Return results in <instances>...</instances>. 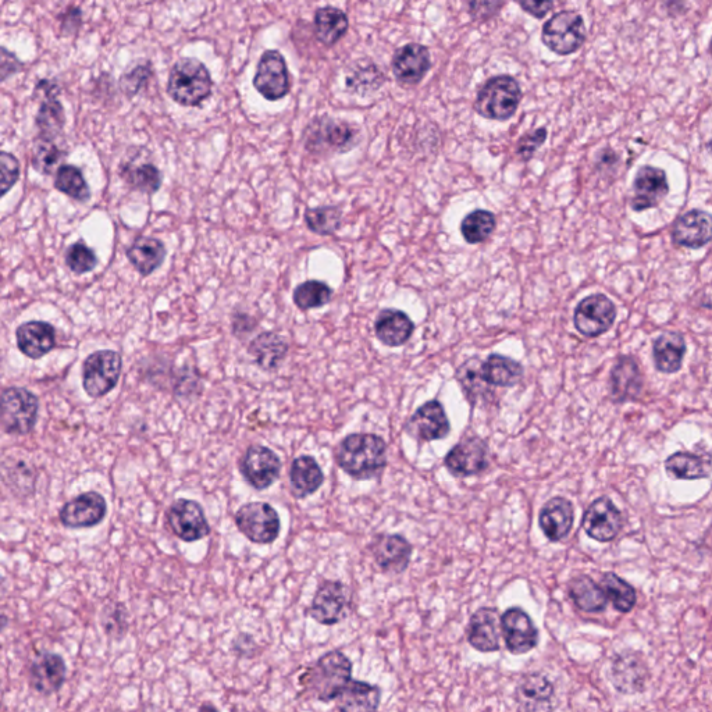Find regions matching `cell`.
Returning a JSON list of instances; mask_svg holds the SVG:
<instances>
[{
	"instance_id": "83f0119b",
	"label": "cell",
	"mask_w": 712,
	"mask_h": 712,
	"mask_svg": "<svg viewBox=\"0 0 712 712\" xmlns=\"http://www.w3.org/2000/svg\"><path fill=\"white\" fill-rule=\"evenodd\" d=\"M575 521V509L571 501L564 497H554L541 508L539 523L548 540H564L571 533Z\"/></svg>"
},
{
	"instance_id": "d6986e66",
	"label": "cell",
	"mask_w": 712,
	"mask_h": 712,
	"mask_svg": "<svg viewBox=\"0 0 712 712\" xmlns=\"http://www.w3.org/2000/svg\"><path fill=\"white\" fill-rule=\"evenodd\" d=\"M501 629L509 653L522 655L536 649L539 629L522 608L512 607L501 617Z\"/></svg>"
},
{
	"instance_id": "4316f807",
	"label": "cell",
	"mask_w": 712,
	"mask_h": 712,
	"mask_svg": "<svg viewBox=\"0 0 712 712\" xmlns=\"http://www.w3.org/2000/svg\"><path fill=\"white\" fill-rule=\"evenodd\" d=\"M370 548L377 565L384 572L402 573L411 562L412 546L400 534H380Z\"/></svg>"
},
{
	"instance_id": "7dc6e473",
	"label": "cell",
	"mask_w": 712,
	"mask_h": 712,
	"mask_svg": "<svg viewBox=\"0 0 712 712\" xmlns=\"http://www.w3.org/2000/svg\"><path fill=\"white\" fill-rule=\"evenodd\" d=\"M63 156L64 153L60 151L55 141L38 137L32 147L31 165L38 173L51 176L52 173H55Z\"/></svg>"
},
{
	"instance_id": "ac0fdd59",
	"label": "cell",
	"mask_w": 712,
	"mask_h": 712,
	"mask_svg": "<svg viewBox=\"0 0 712 712\" xmlns=\"http://www.w3.org/2000/svg\"><path fill=\"white\" fill-rule=\"evenodd\" d=\"M643 387V372L635 356H618L617 361L612 366L610 382H608L611 400L615 404L635 401L642 394Z\"/></svg>"
},
{
	"instance_id": "94428289",
	"label": "cell",
	"mask_w": 712,
	"mask_h": 712,
	"mask_svg": "<svg viewBox=\"0 0 712 712\" xmlns=\"http://www.w3.org/2000/svg\"><path fill=\"white\" fill-rule=\"evenodd\" d=\"M707 148H708V152H710L711 156H712V138H711L710 142H708Z\"/></svg>"
},
{
	"instance_id": "f907efd6",
	"label": "cell",
	"mask_w": 712,
	"mask_h": 712,
	"mask_svg": "<svg viewBox=\"0 0 712 712\" xmlns=\"http://www.w3.org/2000/svg\"><path fill=\"white\" fill-rule=\"evenodd\" d=\"M382 71L377 69V66L365 67V69L356 70L354 76L347 78V87L358 94H368V92L377 91L384 83Z\"/></svg>"
},
{
	"instance_id": "d4e9b609",
	"label": "cell",
	"mask_w": 712,
	"mask_h": 712,
	"mask_svg": "<svg viewBox=\"0 0 712 712\" xmlns=\"http://www.w3.org/2000/svg\"><path fill=\"white\" fill-rule=\"evenodd\" d=\"M347 589L340 582H323L313 597L308 615L322 625L333 626L343 621L347 608Z\"/></svg>"
},
{
	"instance_id": "74e56055",
	"label": "cell",
	"mask_w": 712,
	"mask_h": 712,
	"mask_svg": "<svg viewBox=\"0 0 712 712\" xmlns=\"http://www.w3.org/2000/svg\"><path fill=\"white\" fill-rule=\"evenodd\" d=\"M569 597L580 611L597 614L607 608L608 597L600 583L589 576L572 579L568 586Z\"/></svg>"
},
{
	"instance_id": "7a4b0ae2",
	"label": "cell",
	"mask_w": 712,
	"mask_h": 712,
	"mask_svg": "<svg viewBox=\"0 0 712 712\" xmlns=\"http://www.w3.org/2000/svg\"><path fill=\"white\" fill-rule=\"evenodd\" d=\"M337 464L356 480L380 475L387 465V444L376 434H350L338 445Z\"/></svg>"
},
{
	"instance_id": "9a60e30c",
	"label": "cell",
	"mask_w": 712,
	"mask_h": 712,
	"mask_svg": "<svg viewBox=\"0 0 712 712\" xmlns=\"http://www.w3.org/2000/svg\"><path fill=\"white\" fill-rule=\"evenodd\" d=\"M582 525L590 539L610 543L621 533L623 518L611 498L600 497L586 509Z\"/></svg>"
},
{
	"instance_id": "484cf974",
	"label": "cell",
	"mask_w": 712,
	"mask_h": 712,
	"mask_svg": "<svg viewBox=\"0 0 712 712\" xmlns=\"http://www.w3.org/2000/svg\"><path fill=\"white\" fill-rule=\"evenodd\" d=\"M501 617L496 608H480L469 621L468 642L480 653L500 650Z\"/></svg>"
},
{
	"instance_id": "60d3db41",
	"label": "cell",
	"mask_w": 712,
	"mask_h": 712,
	"mask_svg": "<svg viewBox=\"0 0 712 712\" xmlns=\"http://www.w3.org/2000/svg\"><path fill=\"white\" fill-rule=\"evenodd\" d=\"M518 693L526 710H548L554 687L544 676L529 675L523 679Z\"/></svg>"
},
{
	"instance_id": "836d02e7",
	"label": "cell",
	"mask_w": 712,
	"mask_h": 712,
	"mask_svg": "<svg viewBox=\"0 0 712 712\" xmlns=\"http://www.w3.org/2000/svg\"><path fill=\"white\" fill-rule=\"evenodd\" d=\"M313 30L320 44L334 46L350 30V20L347 14L337 7H320L313 17Z\"/></svg>"
},
{
	"instance_id": "e0dca14e",
	"label": "cell",
	"mask_w": 712,
	"mask_h": 712,
	"mask_svg": "<svg viewBox=\"0 0 712 712\" xmlns=\"http://www.w3.org/2000/svg\"><path fill=\"white\" fill-rule=\"evenodd\" d=\"M444 464L457 477L480 475L489 466V447L479 437H466L448 452Z\"/></svg>"
},
{
	"instance_id": "7bdbcfd3",
	"label": "cell",
	"mask_w": 712,
	"mask_h": 712,
	"mask_svg": "<svg viewBox=\"0 0 712 712\" xmlns=\"http://www.w3.org/2000/svg\"><path fill=\"white\" fill-rule=\"evenodd\" d=\"M600 585L615 610L628 614L635 608L636 590L626 580L619 578L615 573L608 572L604 573Z\"/></svg>"
},
{
	"instance_id": "db71d44e",
	"label": "cell",
	"mask_w": 712,
	"mask_h": 712,
	"mask_svg": "<svg viewBox=\"0 0 712 712\" xmlns=\"http://www.w3.org/2000/svg\"><path fill=\"white\" fill-rule=\"evenodd\" d=\"M0 170H2V195L12 190L20 178V162L12 153H0Z\"/></svg>"
},
{
	"instance_id": "f35d334b",
	"label": "cell",
	"mask_w": 712,
	"mask_h": 712,
	"mask_svg": "<svg viewBox=\"0 0 712 712\" xmlns=\"http://www.w3.org/2000/svg\"><path fill=\"white\" fill-rule=\"evenodd\" d=\"M380 699H382V692L379 687L352 679L336 700L337 710L375 711L380 706Z\"/></svg>"
},
{
	"instance_id": "4dcf8cb0",
	"label": "cell",
	"mask_w": 712,
	"mask_h": 712,
	"mask_svg": "<svg viewBox=\"0 0 712 712\" xmlns=\"http://www.w3.org/2000/svg\"><path fill=\"white\" fill-rule=\"evenodd\" d=\"M415 331V323L407 313L398 309H384L375 323V334L386 347H401L407 344Z\"/></svg>"
},
{
	"instance_id": "f5cc1de1",
	"label": "cell",
	"mask_w": 712,
	"mask_h": 712,
	"mask_svg": "<svg viewBox=\"0 0 712 712\" xmlns=\"http://www.w3.org/2000/svg\"><path fill=\"white\" fill-rule=\"evenodd\" d=\"M547 135V128L544 127L537 128V130L530 131V133L523 135V137L519 138L518 145H516V155H518L523 162H528V160L533 158L537 149L546 142Z\"/></svg>"
},
{
	"instance_id": "1f68e13d",
	"label": "cell",
	"mask_w": 712,
	"mask_h": 712,
	"mask_svg": "<svg viewBox=\"0 0 712 712\" xmlns=\"http://www.w3.org/2000/svg\"><path fill=\"white\" fill-rule=\"evenodd\" d=\"M525 369L515 359L500 354L487 356L479 365L480 379L487 386L514 387L521 382Z\"/></svg>"
},
{
	"instance_id": "6da1fadb",
	"label": "cell",
	"mask_w": 712,
	"mask_h": 712,
	"mask_svg": "<svg viewBox=\"0 0 712 712\" xmlns=\"http://www.w3.org/2000/svg\"><path fill=\"white\" fill-rule=\"evenodd\" d=\"M352 681V664L341 651H330L299 676L302 693L309 699L336 701Z\"/></svg>"
},
{
	"instance_id": "44dd1931",
	"label": "cell",
	"mask_w": 712,
	"mask_h": 712,
	"mask_svg": "<svg viewBox=\"0 0 712 712\" xmlns=\"http://www.w3.org/2000/svg\"><path fill=\"white\" fill-rule=\"evenodd\" d=\"M409 437L418 441L445 439L451 432L450 420L440 401L426 402L405 425Z\"/></svg>"
},
{
	"instance_id": "8d00e7d4",
	"label": "cell",
	"mask_w": 712,
	"mask_h": 712,
	"mask_svg": "<svg viewBox=\"0 0 712 712\" xmlns=\"http://www.w3.org/2000/svg\"><path fill=\"white\" fill-rule=\"evenodd\" d=\"M665 471L675 480H697L710 476L711 459L693 452H675L665 461Z\"/></svg>"
},
{
	"instance_id": "52a82bcc",
	"label": "cell",
	"mask_w": 712,
	"mask_h": 712,
	"mask_svg": "<svg viewBox=\"0 0 712 712\" xmlns=\"http://www.w3.org/2000/svg\"><path fill=\"white\" fill-rule=\"evenodd\" d=\"M234 522L251 543L269 546L279 539L280 515L270 504L262 501L244 504L234 515Z\"/></svg>"
},
{
	"instance_id": "8992f818",
	"label": "cell",
	"mask_w": 712,
	"mask_h": 712,
	"mask_svg": "<svg viewBox=\"0 0 712 712\" xmlns=\"http://www.w3.org/2000/svg\"><path fill=\"white\" fill-rule=\"evenodd\" d=\"M39 401L23 387H7L2 393V430L10 436H27L37 425Z\"/></svg>"
},
{
	"instance_id": "ffe728a7",
	"label": "cell",
	"mask_w": 712,
	"mask_h": 712,
	"mask_svg": "<svg viewBox=\"0 0 712 712\" xmlns=\"http://www.w3.org/2000/svg\"><path fill=\"white\" fill-rule=\"evenodd\" d=\"M35 91L45 95L37 116H35V126L38 128L39 137L55 141L66 126V113H64L62 102L58 99L60 89L55 81L44 78V80L38 81Z\"/></svg>"
},
{
	"instance_id": "603a6c76",
	"label": "cell",
	"mask_w": 712,
	"mask_h": 712,
	"mask_svg": "<svg viewBox=\"0 0 712 712\" xmlns=\"http://www.w3.org/2000/svg\"><path fill=\"white\" fill-rule=\"evenodd\" d=\"M391 67L398 83L405 87H414L422 83L432 67L430 51L425 45L420 44L402 46L395 51Z\"/></svg>"
},
{
	"instance_id": "816d5d0a",
	"label": "cell",
	"mask_w": 712,
	"mask_h": 712,
	"mask_svg": "<svg viewBox=\"0 0 712 712\" xmlns=\"http://www.w3.org/2000/svg\"><path fill=\"white\" fill-rule=\"evenodd\" d=\"M102 626L113 639L126 636L128 628L126 607L120 603L109 604L102 611Z\"/></svg>"
},
{
	"instance_id": "277c9868",
	"label": "cell",
	"mask_w": 712,
	"mask_h": 712,
	"mask_svg": "<svg viewBox=\"0 0 712 712\" xmlns=\"http://www.w3.org/2000/svg\"><path fill=\"white\" fill-rule=\"evenodd\" d=\"M359 138V130L352 124L323 116L305 128L304 145L313 155L330 156L350 152L359 144Z\"/></svg>"
},
{
	"instance_id": "91938a15",
	"label": "cell",
	"mask_w": 712,
	"mask_h": 712,
	"mask_svg": "<svg viewBox=\"0 0 712 712\" xmlns=\"http://www.w3.org/2000/svg\"><path fill=\"white\" fill-rule=\"evenodd\" d=\"M618 163L619 156L617 153L612 151V149H604V151H601L597 158V167L600 170H604L605 167L611 169L612 166L618 165Z\"/></svg>"
},
{
	"instance_id": "2e32d148",
	"label": "cell",
	"mask_w": 712,
	"mask_h": 712,
	"mask_svg": "<svg viewBox=\"0 0 712 712\" xmlns=\"http://www.w3.org/2000/svg\"><path fill=\"white\" fill-rule=\"evenodd\" d=\"M669 194V181L664 169L642 166L633 178V195L630 206L635 212H644L660 206Z\"/></svg>"
},
{
	"instance_id": "8fae6325",
	"label": "cell",
	"mask_w": 712,
	"mask_h": 712,
	"mask_svg": "<svg viewBox=\"0 0 712 712\" xmlns=\"http://www.w3.org/2000/svg\"><path fill=\"white\" fill-rule=\"evenodd\" d=\"M617 315V306L607 295L593 294L576 306L573 325L583 337L597 338L612 329Z\"/></svg>"
},
{
	"instance_id": "ba28073f",
	"label": "cell",
	"mask_w": 712,
	"mask_h": 712,
	"mask_svg": "<svg viewBox=\"0 0 712 712\" xmlns=\"http://www.w3.org/2000/svg\"><path fill=\"white\" fill-rule=\"evenodd\" d=\"M541 41L558 56H568L578 52L586 41L583 17L572 10L554 14L543 26Z\"/></svg>"
},
{
	"instance_id": "4fadbf2b",
	"label": "cell",
	"mask_w": 712,
	"mask_h": 712,
	"mask_svg": "<svg viewBox=\"0 0 712 712\" xmlns=\"http://www.w3.org/2000/svg\"><path fill=\"white\" fill-rule=\"evenodd\" d=\"M240 472L252 489L267 490L280 477L281 459L265 445H249L242 455Z\"/></svg>"
},
{
	"instance_id": "5bb4252c",
	"label": "cell",
	"mask_w": 712,
	"mask_h": 712,
	"mask_svg": "<svg viewBox=\"0 0 712 712\" xmlns=\"http://www.w3.org/2000/svg\"><path fill=\"white\" fill-rule=\"evenodd\" d=\"M106 515L108 503L98 491H85L71 498L59 511L60 522L67 529L95 528L105 521Z\"/></svg>"
},
{
	"instance_id": "9c48e42d",
	"label": "cell",
	"mask_w": 712,
	"mask_h": 712,
	"mask_svg": "<svg viewBox=\"0 0 712 712\" xmlns=\"http://www.w3.org/2000/svg\"><path fill=\"white\" fill-rule=\"evenodd\" d=\"M123 361L119 352L96 351L85 359L83 365V387L91 398L108 395L119 383Z\"/></svg>"
},
{
	"instance_id": "3957f363",
	"label": "cell",
	"mask_w": 712,
	"mask_h": 712,
	"mask_svg": "<svg viewBox=\"0 0 712 712\" xmlns=\"http://www.w3.org/2000/svg\"><path fill=\"white\" fill-rule=\"evenodd\" d=\"M212 74L201 60L181 58L173 64L166 91L172 101L184 108H197L213 94Z\"/></svg>"
},
{
	"instance_id": "30bf717a",
	"label": "cell",
	"mask_w": 712,
	"mask_h": 712,
	"mask_svg": "<svg viewBox=\"0 0 712 712\" xmlns=\"http://www.w3.org/2000/svg\"><path fill=\"white\" fill-rule=\"evenodd\" d=\"M254 88L269 102L281 101L290 94L291 74L288 70L286 59L279 51H266L262 53L256 66Z\"/></svg>"
},
{
	"instance_id": "681fc988",
	"label": "cell",
	"mask_w": 712,
	"mask_h": 712,
	"mask_svg": "<svg viewBox=\"0 0 712 712\" xmlns=\"http://www.w3.org/2000/svg\"><path fill=\"white\" fill-rule=\"evenodd\" d=\"M64 259H66V265L71 272L77 274L92 272L99 263L98 256L83 241L74 242L73 245H70L67 248Z\"/></svg>"
},
{
	"instance_id": "d6a6232c",
	"label": "cell",
	"mask_w": 712,
	"mask_h": 712,
	"mask_svg": "<svg viewBox=\"0 0 712 712\" xmlns=\"http://www.w3.org/2000/svg\"><path fill=\"white\" fill-rule=\"evenodd\" d=\"M325 482L322 468L311 455L295 458L290 468L291 493L298 500L312 496Z\"/></svg>"
},
{
	"instance_id": "c3c4849f",
	"label": "cell",
	"mask_w": 712,
	"mask_h": 712,
	"mask_svg": "<svg viewBox=\"0 0 712 712\" xmlns=\"http://www.w3.org/2000/svg\"><path fill=\"white\" fill-rule=\"evenodd\" d=\"M152 77V63L149 62V60H142V62L135 64L134 67H131L130 70L126 71V73L120 77V91L123 92L127 98H134L135 95L140 94L141 89L149 83Z\"/></svg>"
},
{
	"instance_id": "b9f144b4",
	"label": "cell",
	"mask_w": 712,
	"mask_h": 712,
	"mask_svg": "<svg viewBox=\"0 0 712 712\" xmlns=\"http://www.w3.org/2000/svg\"><path fill=\"white\" fill-rule=\"evenodd\" d=\"M497 227L494 213L489 210L477 209L468 213L461 223L462 237L468 244H482L491 237Z\"/></svg>"
},
{
	"instance_id": "6f0895ef",
	"label": "cell",
	"mask_w": 712,
	"mask_h": 712,
	"mask_svg": "<svg viewBox=\"0 0 712 712\" xmlns=\"http://www.w3.org/2000/svg\"><path fill=\"white\" fill-rule=\"evenodd\" d=\"M23 67L24 63L21 62L14 53L7 51V48L3 46L2 56H0V76H2V80L6 81L10 76L20 73Z\"/></svg>"
},
{
	"instance_id": "680465c9",
	"label": "cell",
	"mask_w": 712,
	"mask_h": 712,
	"mask_svg": "<svg viewBox=\"0 0 712 712\" xmlns=\"http://www.w3.org/2000/svg\"><path fill=\"white\" fill-rule=\"evenodd\" d=\"M519 5L534 19H544L553 9L554 0H519Z\"/></svg>"
},
{
	"instance_id": "cb8c5ba5",
	"label": "cell",
	"mask_w": 712,
	"mask_h": 712,
	"mask_svg": "<svg viewBox=\"0 0 712 712\" xmlns=\"http://www.w3.org/2000/svg\"><path fill=\"white\" fill-rule=\"evenodd\" d=\"M676 247L701 249L712 241V215L707 210L692 209L679 217L672 229Z\"/></svg>"
},
{
	"instance_id": "7402d4cb",
	"label": "cell",
	"mask_w": 712,
	"mask_h": 712,
	"mask_svg": "<svg viewBox=\"0 0 712 712\" xmlns=\"http://www.w3.org/2000/svg\"><path fill=\"white\" fill-rule=\"evenodd\" d=\"M67 665L63 657L55 653H42L34 658L28 669L31 689L41 696H52L66 682Z\"/></svg>"
},
{
	"instance_id": "5b68a950",
	"label": "cell",
	"mask_w": 712,
	"mask_h": 712,
	"mask_svg": "<svg viewBox=\"0 0 712 712\" xmlns=\"http://www.w3.org/2000/svg\"><path fill=\"white\" fill-rule=\"evenodd\" d=\"M522 89L512 76L490 78L477 92L475 110L487 120L507 121L515 116L522 101Z\"/></svg>"
},
{
	"instance_id": "ab89813d",
	"label": "cell",
	"mask_w": 712,
	"mask_h": 712,
	"mask_svg": "<svg viewBox=\"0 0 712 712\" xmlns=\"http://www.w3.org/2000/svg\"><path fill=\"white\" fill-rule=\"evenodd\" d=\"M120 176L135 191L148 195L158 192L162 185V174L151 162L137 163L131 160V162L121 163Z\"/></svg>"
},
{
	"instance_id": "e575fe53",
	"label": "cell",
	"mask_w": 712,
	"mask_h": 712,
	"mask_svg": "<svg viewBox=\"0 0 712 712\" xmlns=\"http://www.w3.org/2000/svg\"><path fill=\"white\" fill-rule=\"evenodd\" d=\"M167 256L165 244L151 237H141L127 249V258L142 277L151 276Z\"/></svg>"
},
{
	"instance_id": "bcb514c9",
	"label": "cell",
	"mask_w": 712,
	"mask_h": 712,
	"mask_svg": "<svg viewBox=\"0 0 712 712\" xmlns=\"http://www.w3.org/2000/svg\"><path fill=\"white\" fill-rule=\"evenodd\" d=\"M331 297H333V290L326 283L309 280L295 288L293 301L301 311H311L329 304Z\"/></svg>"
},
{
	"instance_id": "11a10c76",
	"label": "cell",
	"mask_w": 712,
	"mask_h": 712,
	"mask_svg": "<svg viewBox=\"0 0 712 712\" xmlns=\"http://www.w3.org/2000/svg\"><path fill=\"white\" fill-rule=\"evenodd\" d=\"M503 5L504 0H468L469 14L479 23H486L496 17Z\"/></svg>"
},
{
	"instance_id": "f6af8a7d",
	"label": "cell",
	"mask_w": 712,
	"mask_h": 712,
	"mask_svg": "<svg viewBox=\"0 0 712 712\" xmlns=\"http://www.w3.org/2000/svg\"><path fill=\"white\" fill-rule=\"evenodd\" d=\"M55 188L78 202H87L91 198V190H89L83 172L77 166H60L56 172Z\"/></svg>"
},
{
	"instance_id": "7c38bea8",
	"label": "cell",
	"mask_w": 712,
	"mask_h": 712,
	"mask_svg": "<svg viewBox=\"0 0 712 712\" xmlns=\"http://www.w3.org/2000/svg\"><path fill=\"white\" fill-rule=\"evenodd\" d=\"M166 521L174 536L185 543H195L210 534L204 508L198 501L178 498L166 511Z\"/></svg>"
},
{
	"instance_id": "ee69618b",
	"label": "cell",
	"mask_w": 712,
	"mask_h": 712,
	"mask_svg": "<svg viewBox=\"0 0 712 712\" xmlns=\"http://www.w3.org/2000/svg\"><path fill=\"white\" fill-rule=\"evenodd\" d=\"M305 223L318 236H333L343 223V212L338 206L308 208L305 210Z\"/></svg>"
},
{
	"instance_id": "d590c367",
	"label": "cell",
	"mask_w": 712,
	"mask_h": 712,
	"mask_svg": "<svg viewBox=\"0 0 712 712\" xmlns=\"http://www.w3.org/2000/svg\"><path fill=\"white\" fill-rule=\"evenodd\" d=\"M288 352L287 341L274 331H265L249 345V354L254 356L262 369L276 370Z\"/></svg>"
},
{
	"instance_id": "f1b7e54d",
	"label": "cell",
	"mask_w": 712,
	"mask_h": 712,
	"mask_svg": "<svg viewBox=\"0 0 712 712\" xmlns=\"http://www.w3.org/2000/svg\"><path fill=\"white\" fill-rule=\"evenodd\" d=\"M17 347L27 358H44L56 347L55 327L46 322H27L16 331Z\"/></svg>"
},
{
	"instance_id": "9f6ffc18",
	"label": "cell",
	"mask_w": 712,
	"mask_h": 712,
	"mask_svg": "<svg viewBox=\"0 0 712 712\" xmlns=\"http://www.w3.org/2000/svg\"><path fill=\"white\" fill-rule=\"evenodd\" d=\"M83 24V12L80 7L71 6L60 16V32L64 37H73Z\"/></svg>"
},
{
	"instance_id": "f546056e",
	"label": "cell",
	"mask_w": 712,
	"mask_h": 712,
	"mask_svg": "<svg viewBox=\"0 0 712 712\" xmlns=\"http://www.w3.org/2000/svg\"><path fill=\"white\" fill-rule=\"evenodd\" d=\"M687 344L683 334L678 331H665L655 338L653 359L655 369L665 375H675L682 369Z\"/></svg>"
},
{
	"instance_id": "6125c7cd",
	"label": "cell",
	"mask_w": 712,
	"mask_h": 712,
	"mask_svg": "<svg viewBox=\"0 0 712 712\" xmlns=\"http://www.w3.org/2000/svg\"><path fill=\"white\" fill-rule=\"evenodd\" d=\"M710 53H711V56H712V39H711V42H710Z\"/></svg>"
}]
</instances>
